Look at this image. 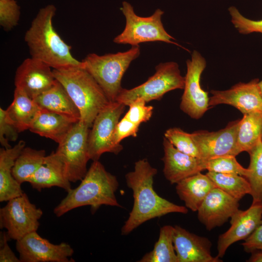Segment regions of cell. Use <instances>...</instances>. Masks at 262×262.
Listing matches in <instances>:
<instances>
[{"instance_id": "obj_1", "label": "cell", "mask_w": 262, "mask_h": 262, "mask_svg": "<svg viewBox=\"0 0 262 262\" xmlns=\"http://www.w3.org/2000/svg\"><path fill=\"white\" fill-rule=\"evenodd\" d=\"M156 168L147 159L134 164L133 171L125 175L127 186L133 192V204L129 216L121 228L127 235L144 223L170 213H187L185 206L175 204L159 196L153 188Z\"/></svg>"}, {"instance_id": "obj_2", "label": "cell", "mask_w": 262, "mask_h": 262, "mask_svg": "<svg viewBox=\"0 0 262 262\" xmlns=\"http://www.w3.org/2000/svg\"><path fill=\"white\" fill-rule=\"evenodd\" d=\"M56 8L49 4L39 10L24 36L32 58L41 61L52 69L71 66L84 67L83 62L75 58L71 47L54 29L52 19Z\"/></svg>"}, {"instance_id": "obj_3", "label": "cell", "mask_w": 262, "mask_h": 262, "mask_svg": "<svg viewBox=\"0 0 262 262\" xmlns=\"http://www.w3.org/2000/svg\"><path fill=\"white\" fill-rule=\"evenodd\" d=\"M81 181L55 207L53 213L56 216L82 206H89L93 214L102 205L122 207L115 194L119 186L117 179L98 160L93 161Z\"/></svg>"}, {"instance_id": "obj_4", "label": "cell", "mask_w": 262, "mask_h": 262, "mask_svg": "<svg viewBox=\"0 0 262 262\" xmlns=\"http://www.w3.org/2000/svg\"><path fill=\"white\" fill-rule=\"evenodd\" d=\"M55 79L65 87L89 128L98 114L110 101L92 76L82 67L52 69Z\"/></svg>"}, {"instance_id": "obj_5", "label": "cell", "mask_w": 262, "mask_h": 262, "mask_svg": "<svg viewBox=\"0 0 262 262\" xmlns=\"http://www.w3.org/2000/svg\"><path fill=\"white\" fill-rule=\"evenodd\" d=\"M139 45L125 52L98 55L90 53L82 60L84 68L95 79L110 102L116 101L123 89V76L131 62L140 55Z\"/></svg>"}, {"instance_id": "obj_6", "label": "cell", "mask_w": 262, "mask_h": 262, "mask_svg": "<svg viewBox=\"0 0 262 262\" xmlns=\"http://www.w3.org/2000/svg\"><path fill=\"white\" fill-rule=\"evenodd\" d=\"M120 9L125 17L126 25L123 31L114 38L115 43L132 46L143 42L162 41L185 49L174 42L175 38L164 29L162 22L164 12L161 9H156L151 16L142 17L137 16L132 6L126 1L122 2Z\"/></svg>"}, {"instance_id": "obj_7", "label": "cell", "mask_w": 262, "mask_h": 262, "mask_svg": "<svg viewBox=\"0 0 262 262\" xmlns=\"http://www.w3.org/2000/svg\"><path fill=\"white\" fill-rule=\"evenodd\" d=\"M155 74L144 83L130 89L123 88L116 101L128 106L138 98L146 102L159 100L166 93L177 89H184L185 77L181 75L178 64L174 62L160 63Z\"/></svg>"}, {"instance_id": "obj_8", "label": "cell", "mask_w": 262, "mask_h": 262, "mask_svg": "<svg viewBox=\"0 0 262 262\" xmlns=\"http://www.w3.org/2000/svg\"><path fill=\"white\" fill-rule=\"evenodd\" d=\"M126 105L122 103L110 102L96 117L88 138L90 160H98L106 152L118 154L123 146L116 145L114 140L116 126L124 113Z\"/></svg>"}, {"instance_id": "obj_9", "label": "cell", "mask_w": 262, "mask_h": 262, "mask_svg": "<svg viewBox=\"0 0 262 262\" xmlns=\"http://www.w3.org/2000/svg\"><path fill=\"white\" fill-rule=\"evenodd\" d=\"M7 202L0 209V228L6 229L10 239L17 241L37 231L43 212L31 202L27 194L23 193Z\"/></svg>"}, {"instance_id": "obj_10", "label": "cell", "mask_w": 262, "mask_h": 262, "mask_svg": "<svg viewBox=\"0 0 262 262\" xmlns=\"http://www.w3.org/2000/svg\"><path fill=\"white\" fill-rule=\"evenodd\" d=\"M89 129L81 120L77 122L55 151L65 164L71 182L82 180L87 172Z\"/></svg>"}, {"instance_id": "obj_11", "label": "cell", "mask_w": 262, "mask_h": 262, "mask_svg": "<svg viewBox=\"0 0 262 262\" xmlns=\"http://www.w3.org/2000/svg\"><path fill=\"white\" fill-rule=\"evenodd\" d=\"M187 72L180 109L191 118L198 119L209 109L210 98L200 86L201 74L206 66L205 58L194 50L191 59L186 61Z\"/></svg>"}, {"instance_id": "obj_12", "label": "cell", "mask_w": 262, "mask_h": 262, "mask_svg": "<svg viewBox=\"0 0 262 262\" xmlns=\"http://www.w3.org/2000/svg\"><path fill=\"white\" fill-rule=\"evenodd\" d=\"M16 249L21 262H73L70 258L74 250L68 244L56 245L31 232L16 242Z\"/></svg>"}, {"instance_id": "obj_13", "label": "cell", "mask_w": 262, "mask_h": 262, "mask_svg": "<svg viewBox=\"0 0 262 262\" xmlns=\"http://www.w3.org/2000/svg\"><path fill=\"white\" fill-rule=\"evenodd\" d=\"M240 120L231 122L225 128L217 131H198L192 133L200 159L207 161L224 156H236L240 153L237 145Z\"/></svg>"}, {"instance_id": "obj_14", "label": "cell", "mask_w": 262, "mask_h": 262, "mask_svg": "<svg viewBox=\"0 0 262 262\" xmlns=\"http://www.w3.org/2000/svg\"><path fill=\"white\" fill-rule=\"evenodd\" d=\"M51 68L47 64L31 57L26 59L16 69V87L33 99L55 82L56 79Z\"/></svg>"}, {"instance_id": "obj_15", "label": "cell", "mask_w": 262, "mask_h": 262, "mask_svg": "<svg viewBox=\"0 0 262 262\" xmlns=\"http://www.w3.org/2000/svg\"><path fill=\"white\" fill-rule=\"evenodd\" d=\"M259 81L255 79L247 83L239 82L227 90H211L209 106L230 105L243 115L262 112V96L258 85Z\"/></svg>"}, {"instance_id": "obj_16", "label": "cell", "mask_w": 262, "mask_h": 262, "mask_svg": "<svg viewBox=\"0 0 262 262\" xmlns=\"http://www.w3.org/2000/svg\"><path fill=\"white\" fill-rule=\"evenodd\" d=\"M262 220V204L252 203L246 210H238L230 218V227L219 235L217 243V257H223L228 248L234 243L246 239Z\"/></svg>"}, {"instance_id": "obj_17", "label": "cell", "mask_w": 262, "mask_h": 262, "mask_svg": "<svg viewBox=\"0 0 262 262\" xmlns=\"http://www.w3.org/2000/svg\"><path fill=\"white\" fill-rule=\"evenodd\" d=\"M238 200L215 187L204 199L197 212V218L208 230L222 226L239 210Z\"/></svg>"}, {"instance_id": "obj_18", "label": "cell", "mask_w": 262, "mask_h": 262, "mask_svg": "<svg viewBox=\"0 0 262 262\" xmlns=\"http://www.w3.org/2000/svg\"><path fill=\"white\" fill-rule=\"evenodd\" d=\"M173 243L178 262H219L211 254L212 243L206 237L191 233L180 226H174Z\"/></svg>"}, {"instance_id": "obj_19", "label": "cell", "mask_w": 262, "mask_h": 262, "mask_svg": "<svg viewBox=\"0 0 262 262\" xmlns=\"http://www.w3.org/2000/svg\"><path fill=\"white\" fill-rule=\"evenodd\" d=\"M163 145L164 155L163 172L171 184H177L182 180L205 170V161L185 154L178 149L165 137Z\"/></svg>"}, {"instance_id": "obj_20", "label": "cell", "mask_w": 262, "mask_h": 262, "mask_svg": "<svg viewBox=\"0 0 262 262\" xmlns=\"http://www.w3.org/2000/svg\"><path fill=\"white\" fill-rule=\"evenodd\" d=\"M28 182L38 191L52 187L61 188L67 192L71 189V182L67 176L65 164L55 152L46 156Z\"/></svg>"}, {"instance_id": "obj_21", "label": "cell", "mask_w": 262, "mask_h": 262, "mask_svg": "<svg viewBox=\"0 0 262 262\" xmlns=\"http://www.w3.org/2000/svg\"><path fill=\"white\" fill-rule=\"evenodd\" d=\"M78 121L66 115L41 109L29 130L41 136L50 139L59 144Z\"/></svg>"}, {"instance_id": "obj_22", "label": "cell", "mask_w": 262, "mask_h": 262, "mask_svg": "<svg viewBox=\"0 0 262 262\" xmlns=\"http://www.w3.org/2000/svg\"><path fill=\"white\" fill-rule=\"evenodd\" d=\"M26 143L20 140L14 147L0 149V202L9 200L21 195L23 192L20 184L14 177L13 167Z\"/></svg>"}, {"instance_id": "obj_23", "label": "cell", "mask_w": 262, "mask_h": 262, "mask_svg": "<svg viewBox=\"0 0 262 262\" xmlns=\"http://www.w3.org/2000/svg\"><path fill=\"white\" fill-rule=\"evenodd\" d=\"M176 190L185 206L197 212L205 198L215 185L207 175L199 172L187 177L176 184Z\"/></svg>"}, {"instance_id": "obj_24", "label": "cell", "mask_w": 262, "mask_h": 262, "mask_svg": "<svg viewBox=\"0 0 262 262\" xmlns=\"http://www.w3.org/2000/svg\"><path fill=\"white\" fill-rule=\"evenodd\" d=\"M33 100L42 109L66 115L77 120L81 119L77 107L65 87L57 80L50 88Z\"/></svg>"}, {"instance_id": "obj_25", "label": "cell", "mask_w": 262, "mask_h": 262, "mask_svg": "<svg viewBox=\"0 0 262 262\" xmlns=\"http://www.w3.org/2000/svg\"><path fill=\"white\" fill-rule=\"evenodd\" d=\"M41 109L33 99L16 87L13 100L6 110L20 132L30 129Z\"/></svg>"}, {"instance_id": "obj_26", "label": "cell", "mask_w": 262, "mask_h": 262, "mask_svg": "<svg viewBox=\"0 0 262 262\" xmlns=\"http://www.w3.org/2000/svg\"><path fill=\"white\" fill-rule=\"evenodd\" d=\"M243 115L239 125L237 145L241 152H248L262 139V112Z\"/></svg>"}, {"instance_id": "obj_27", "label": "cell", "mask_w": 262, "mask_h": 262, "mask_svg": "<svg viewBox=\"0 0 262 262\" xmlns=\"http://www.w3.org/2000/svg\"><path fill=\"white\" fill-rule=\"evenodd\" d=\"M173 232L174 226H163L152 250L145 254L138 262H178L173 243Z\"/></svg>"}, {"instance_id": "obj_28", "label": "cell", "mask_w": 262, "mask_h": 262, "mask_svg": "<svg viewBox=\"0 0 262 262\" xmlns=\"http://www.w3.org/2000/svg\"><path fill=\"white\" fill-rule=\"evenodd\" d=\"M46 156L45 150L24 147L13 167L12 174L15 179L21 184L28 182L41 165Z\"/></svg>"}, {"instance_id": "obj_29", "label": "cell", "mask_w": 262, "mask_h": 262, "mask_svg": "<svg viewBox=\"0 0 262 262\" xmlns=\"http://www.w3.org/2000/svg\"><path fill=\"white\" fill-rule=\"evenodd\" d=\"M206 174L213 181L215 187L222 190L238 201L246 195L250 194V184L243 176L211 171H208Z\"/></svg>"}, {"instance_id": "obj_30", "label": "cell", "mask_w": 262, "mask_h": 262, "mask_svg": "<svg viewBox=\"0 0 262 262\" xmlns=\"http://www.w3.org/2000/svg\"><path fill=\"white\" fill-rule=\"evenodd\" d=\"M248 153L250 163L246 179L250 185L252 203L262 204V139H260Z\"/></svg>"}, {"instance_id": "obj_31", "label": "cell", "mask_w": 262, "mask_h": 262, "mask_svg": "<svg viewBox=\"0 0 262 262\" xmlns=\"http://www.w3.org/2000/svg\"><path fill=\"white\" fill-rule=\"evenodd\" d=\"M164 136L179 151L200 159L198 149L191 133L174 127L166 130Z\"/></svg>"}, {"instance_id": "obj_32", "label": "cell", "mask_w": 262, "mask_h": 262, "mask_svg": "<svg viewBox=\"0 0 262 262\" xmlns=\"http://www.w3.org/2000/svg\"><path fill=\"white\" fill-rule=\"evenodd\" d=\"M236 156L228 155L205 161V169L208 171L247 177L249 170L243 167L236 160Z\"/></svg>"}, {"instance_id": "obj_33", "label": "cell", "mask_w": 262, "mask_h": 262, "mask_svg": "<svg viewBox=\"0 0 262 262\" xmlns=\"http://www.w3.org/2000/svg\"><path fill=\"white\" fill-rule=\"evenodd\" d=\"M20 7L15 0H0V25L6 31L18 24Z\"/></svg>"}, {"instance_id": "obj_34", "label": "cell", "mask_w": 262, "mask_h": 262, "mask_svg": "<svg viewBox=\"0 0 262 262\" xmlns=\"http://www.w3.org/2000/svg\"><path fill=\"white\" fill-rule=\"evenodd\" d=\"M229 12L231 16V21L239 33L247 34L253 33L262 34V19L254 20L244 16L234 6H230Z\"/></svg>"}, {"instance_id": "obj_35", "label": "cell", "mask_w": 262, "mask_h": 262, "mask_svg": "<svg viewBox=\"0 0 262 262\" xmlns=\"http://www.w3.org/2000/svg\"><path fill=\"white\" fill-rule=\"evenodd\" d=\"M146 103L143 98L136 99L128 105L129 109L124 117L138 126L148 121L152 115L153 107L146 105Z\"/></svg>"}, {"instance_id": "obj_36", "label": "cell", "mask_w": 262, "mask_h": 262, "mask_svg": "<svg viewBox=\"0 0 262 262\" xmlns=\"http://www.w3.org/2000/svg\"><path fill=\"white\" fill-rule=\"evenodd\" d=\"M20 132L9 117L6 110L0 108V143L5 148L11 147L9 141H16Z\"/></svg>"}, {"instance_id": "obj_37", "label": "cell", "mask_w": 262, "mask_h": 262, "mask_svg": "<svg viewBox=\"0 0 262 262\" xmlns=\"http://www.w3.org/2000/svg\"><path fill=\"white\" fill-rule=\"evenodd\" d=\"M139 126L124 116L116 126L114 135L115 143L120 145V142L125 138L129 136L136 137Z\"/></svg>"}, {"instance_id": "obj_38", "label": "cell", "mask_w": 262, "mask_h": 262, "mask_svg": "<svg viewBox=\"0 0 262 262\" xmlns=\"http://www.w3.org/2000/svg\"><path fill=\"white\" fill-rule=\"evenodd\" d=\"M247 253L262 250V220L253 233L242 244Z\"/></svg>"}, {"instance_id": "obj_39", "label": "cell", "mask_w": 262, "mask_h": 262, "mask_svg": "<svg viewBox=\"0 0 262 262\" xmlns=\"http://www.w3.org/2000/svg\"><path fill=\"white\" fill-rule=\"evenodd\" d=\"M9 238L6 231L0 233V262H21L8 244Z\"/></svg>"}, {"instance_id": "obj_40", "label": "cell", "mask_w": 262, "mask_h": 262, "mask_svg": "<svg viewBox=\"0 0 262 262\" xmlns=\"http://www.w3.org/2000/svg\"><path fill=\"white\" fill-rule=\"evenodd\" d=\"M247 261L249 262H262V250L252 253L250 257Z\"/></svg>"}, {"instance_id": "obj_41", "label": "cell", "mask_w": 262, "mask_h": 262, "mask_svg": "<svg viewBox=\"0 0 262 262\" xmlns=\"http://www.w3.org/2000/svg\"><path fill=\"white\" fill-rule=\"evenodd\" d=\"M258 85L259 88V90L260 91L261 94L262 96V80L261 81H259L258 83Z\"/></svg>"}]
</instances>
